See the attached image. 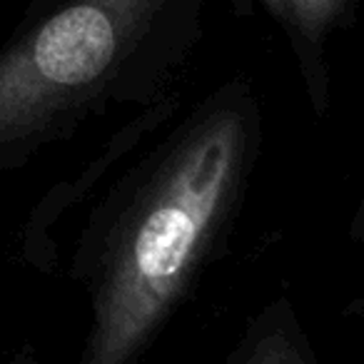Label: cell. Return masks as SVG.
<instances>
[{
	"label": "cell",
	"mask_w": 364,
	"mask_h": 364,
	"mask_svg": "<svg viewBox=\"0 0 364 364\" xmlns=\"http://www.w3.org/2000/svg\"><path fill=\"white\" fill-rule=\"evenodd\" d=\"M157 0H77L0 60V140L23 135L100 80Z\"/></svg>",
	"instance_id": "7a4b0ae2"
},
{
	"label": "cell",
	"mask_w": 364,
	"mask_h": 364,
	"mask_svg": "<svg viewBox=\"0 0 364 364\" xmlns=\"http://www.w3.org/2000/svg\"><path fill=\"white\" fill-rule=\"evenodd\" d=\"M240 155L242 125L232 115L200 130L175 155L120 245L100 304L92 359L127 357L160 322L223 215Z\"/></svg>",
	"instance_id": "6da1fadb"
}]
</instances>
